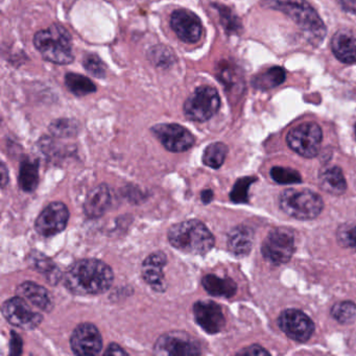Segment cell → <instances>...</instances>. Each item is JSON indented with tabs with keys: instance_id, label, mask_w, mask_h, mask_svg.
<instances>
[{
	"instance_id": "1",
	"label": "cell",
	"mask_w": 356,
	"mask_h": 356,
	"mask_svg": "<svg viewBox=\"0 0 356 356\" xmlns=\"http://www.w3.org/2000/svg\"><path fill=\"white\" fill-rule=\"evenodd\" d=\"M114 280L112 268L99 259H81L64 275V284L74 295L95 296L105 293Z\"/></svg>"
},
{
	"instance_id": "2",
	"label": "cell",
	"mask_w": 356,
	"mask_h": 356,
	"mask_svg": "<svg viewBox=\"0 0 356 356\" xmlns=\"http://www.w3.org/2000/svg\"><path fill=\"white\" fill-rule=\"evenodd\" d=\"M264 7L282 12L296 22L306 40L318 45L326 37V26L316 10L306 0H264Z\"/></svg>"
},
{
	"instance_id": "3",
	"label": "cell",
	"mask_w": 356,
	"mask_h": 356,
	"mask_svg": "<svg viewBox=\"0 0 356 356\" xmlns=\"http://www.w3.org/2000/svg\"><path fill=\"white\" fill-rule=\"evenodd\" d=\"M168 241L175 249L191 255L204 256L211 251L214 236L209 229L197 220H185L168 230Z\"/></svg>"
},
{
	"instance_id": "4",
	"label": "cell",
	"mask_w": 356,
	"mask_h": 356,
	"mask_svg": "<svg viewBox=\"0 0 356 356\" xmlns=\"http://www.w3.org/2000/svg\"><path fill=\"white\" fill-rule=\"evenodd\" d=\"M34 44L42 57L51 63L67 65L74 61L72 37L60 24H54L37 33Z\"/></svg>"
},
{
	"instance_id": "5",
	"label": "cell",
	"mask_w": 356,
	"mask_h": 356,
	"mask_svg": "<svg viewBox=\"0 0 356 356\" xmlns=\"http://www.w3.org/2000/svg\"><path fill=\"white\" fill-rule=\"evenodd\" d=\"M281 210L300 220H314L322 212V197L309 189H287L279 197Z\"/></svg>"
},
{
	"instance_id": "6",
	"label": "cell",
	"mask_w": 356,
	"mask_h": 356,
	"mask_svg": "<svg viewBox=\"0 0 356 356\" xmlns=\"http://www.w3.org/2000/svg\"><path fill=\"white\" fill-rule=\"evenodd\" d=\"M220 99L216 88L201 86L195 89L183 106L185 116L193 122H204L216 115Z\"/></svg>"
},
{
	"instance_id": "7",
	"label": "cell",
	"mask_w": 356,
	"mask_h": 356,
	"mask_svg": "<svg viewBox=\"0 0 356 356\" xmlns=\"http://www.w3.org/2000/svg\"><path fill=\"white\" fill-rule=\"evenodd\" d=\"M323 132L318 124L305 122L289 131L286 137L289 147L298 155L314 158L318 155L322 145Z\"/></svg>"
},
{
	"instance_id": "8",
	"label": "cell",
	"mask_w": 356,
	"mask_h": 356,
	"mask_svg": "<svg viewBox=\"0 0 356 356\" xmlns=\"http://www.w3.org/2000/svg\"><path fill=\"white\" fill-rule=\"evenodd\" d=\"M295 252V236L289 229L278 228L270 231L262 243L264 259L275 266L286 264Z\"/></svg>"
},
{
	"instance_id": "9",
	"label": "cell",
	"mask_w": 356,
	"mask_h": 356,
	"mask_svg": "<svg viewBox=\"0 0 356 356\" xmlns=\"http://www.w3.org/2000/svg\"><path fill=\"white\" fill-rule=\"evenodd\" d=\"M154 353L158 355H199L201 346L184 331H170L164 333L156 341Z\"/></svg>"
},
{
	"instance_id": "10",
	"label": "cell",
	"mask_w": 356,
	"mask_h": 356,
	"mask_svg": "<svg viewBox=\"0 0 356 356\" xmlns=\"http://www.w3.org/2000/svg\"><path fill=\"white\" fill-rule=\"evenodd\" d=\"M1 312L10 324L24 330L37 328L43 321L42 314L33 310L26 300L19 296L7 300L3 304Z\"/></svg>"
},
{
	"instance_id": "11",
	"label": "cell",
	"mask_w": 356,
	"mask_h": 356,
	"mask_svg": "<svg viewBox=\"0 0 356 356\" xmlns=\"http://www.w3.org/2000/svg\"><path fill=\"white\" fill-rule=\"evenodd\" d=\"M152 133L168 151L172 153H183L195 145V136L184 127L177 124H156Z\"/></svg>"
},
{
	"instance_id": "12",
	"label": "cell",
	"mask_w": 356,
	"mask_h": 356,
	"mask_svg": "<svg viewBox=\"0 0 356 356\" xmlns=\"http://www.w3.org/2000/svg\"><path fill=\"white\" fill-rule=\"evenodd\" d=\"M70 220V211L65 204L54 202L44 208L39 214L35 224L38 234L44 237H51L59 234L67 226Z\"/></svg>"
},
{
	"instance_id": "13",
	"label": "cell",
	"mask_w": 356,
	"mask_h": 356,
	"mask_svg": "<svg viewBox=\"0 0 356 356\" xmlns=\"http://www.w3.org/2000/svg\"><path fill=\"white\" fill-rule=\"evenodd\" d=\"M70 347L76 355H99L103 349L101 332L91 323H82L72 332Z\"/></svg>"
},
{
	"instance_id": "14",
	"label": "cell",
	"mask_w": 356,
	"mask_h": 356,
	"mask_svg": "<svg viewBox=\"0 0 356 356\" xmlns=\"http://www.w3.org/2000/svg\"><path fill=\"white\" fill-rule=\"evenodd\" d=\"M281 330L293 341L304 343L314 334V324L312 318L301 310L286 309L278 318Z\"/></svg>"
},
{
	"instance_id": "15",
	"label": "cell",
	"mask_w": 356,
	"mask_h": 356,
	"mask_svg": "<svg viewBox=\"0 0 356 356\" xmlns=\"http://www.w3.org/2000/svg\"><path fill=\"white\" fill-rule=\"evenodd\" d=\"M170 26L178 38L185 43H195L203 35L201 20L188 10H177L170 18Z\"/></svg>"
},
{
	"instance_id": "16",
	"label": "cell",
	"mask_w": 356,
	"mask_h": 356,
	"mask_svg": "<svg viewBox=\"0 0 356 356\" xmlns=\"http://www.w3.org/2000/svg\"><path fill=\"white\" fill-rule=\"evenodd\" d=\"M195 322L209 334L218 333L226 324L222 307L213 301H199L193 305Z\"/></svg>"
},
{
	"instance_id": "17",
	"label": "cell",
	"mask_w": 356,
	"mask_h": 356,
	"mask_svg": "<svg viewBox=\"0 0 356 356\" xmlns=\"http://www.w3.org/2000/svg\"><path fill=\"white\" fill-rule=\"evenodd\" d=\"M166 255L163 252H155L147 256L141 266L143 280L156 291H164L166 289L164 266H166Z\"/></svg>"
},
{
	"instance_id": "18",
	"label": "cell",
	"mask_w": 356,
	"mask_h": 356,
	"mask_svg": "<svg viewBox=\"0 0 356 356\" xmlns=\"http://www.w3.org/2000/svg\"><path fill=\"white\" fill-rule=\"evenodd\" d=\"M16 293L19 297L24 298L26 302L34 305L38 309L49 312L54 308V300L51 293L44 287L32 281H24L18 285Z\"/></svg>"
},
{
	"instance_id": "19",
	"label": "cell",
	"mask_w": 356,
	"mask_h": 356,
	"mask_svg": "<svg viewBox=\"0 0 356 356\" xmlns=\"http://www.w3.org/2000/svg\"><path fill=\"white\" fill-rule=\"evenodd\" d=\"M111 203L109 187L101 184L93 188L87 195L84 203V212L88 218H99L103 216Z\"/></svg>"
},
{
	"instance_id": "20",
	"label": "cell",
	"mask_w": 356,
	"mask_h": 356,
	"mask_svg": "<svg viewBox=\"0 0 356 356\" xmlns=\"http://www.w3.org/2000/svg\"><path fill=\"white\" fill-rule=\"evenodd\" d=\"M331 49L337 59L343 63H355L356 37L348 31L335 33L331 40Z\"/></svg>"
},
{
	"instance_id": "21",
	"label": "cell",
	"mask_w": 356,
	"mask_h": 356,
	"mask_svg": "<svg viewBox=\"0 0 356 356\" xmlns=\"http://www.w3.org/2000/svg\"><path fill=\"white\" fill-rule=\"evenodd\" d=\"M254 232L251 228L238 226L232 229L228 234V249L236 256H245L250 253L253 247Z\"/></svg>"
},
{
	"instance_id": "22",
	"label": "cell",
	"mask_w": 356,
	"mask_h": 356,
	"mask_svg": "<svg viewBox=\"0 0 356 356\" xmlns=\"http://www.w3.org/2000/svg\"><path fill=\"white\" fill-rule=\"evenodd\" d=\"M318 185L325 193L341 195L347 191V183L341 168L337 166L326 168L318 176Z\"/></svg>"
},
{
	"instance_id": "23",
	"label": "cell",
	"mask_w": 356,
	"mask_h": 356,
	"mask_svg": "<svg viewBox=\"0 0 356 356\" xmlns=\"http://www.w3.org/2000/svg\"><path fill=\"white\" fill-rule=\"evenodd\" d=\"M205 291L214 297L231 298L236 293L237 285L232 279L206 275L202 280Z\"/></svg>"
},
{
	"instance_id": "24",
	"label": "cell",
	"mask_w": 356,
	"mask_h": 356,
	"mask_svg": "<svg viewBox=\"0 0 356 356\" xmlns=\"http://www.w3.org/2000/svg\"><path fill=\"white\" fill-rule=\"evenodd\" d=\"M39 184V162L38 160L24 159L22 162L19 170V185L26 193L36 191Z\"/></svg>"
},
{
	"instance_id": "25",
	"label": "cell",
	"mask_w": 356,
	"mask_h": 356,
	"mask_svg": "<svg viewBox=\"0 0 356 356\" xmlns=\"http://www.w3.org/2000/svg\"><path fill=\"white\" fill-rule=\"evenodd\" d=\"M285 79H286V74L283 68L272 67L254 76L252 85L258 90L266 91L278 87L284 82Z\"/></svg>"
},
{
	"instance_id": "26",
	"label": "cell",
	"mask_w": 356,
	"mask_h": 356,
	"mask_svg": "<svg viewBox=\"0 0 356 356\" xmlns=\"http://www.w3.org/2000/svg\"><path fill=\"white\" fill-rule=\"evenodd\" d=\"M65 84L67 88L78 97H84L97 91L95 83L82 74H72V72L66 74Z\"/></svg>"
},
{
	"instance_id": "27",
	"label": "cell",
	"mask_w": 356,
	"mask_h": 356,
	"mask_svg": "<svg viewBox=\"0 0 356 356\" xmlns=\"http://www.w3.org/2000/svg\"><path fill=\"white\" fill-rule=\"evenodd\" d=\"M228 154V147L222 143H214L206 147L203 154V163L208 168H220L224 164Z\"/></svg>"
},
{
	"instance_id": "28",
	"label": "cell",
	"mask_w": 356,
	"mask_h": 356,
	"mask_svg": "<svg viewBox=\"0 0 356 356\" xmlns=\"http://www.w3.org/2000/svg\"><path fill=\"white\" fill-rule=\"evenodd\" d=\"M331 316L341 324H351L356 318V304L350 301L339 302L333 306Z\"/></svg>"
},
{
	"instance_id": "29",
	"label": "cell",
	"mask_w": 356,
	"mask_h": 356,
	"mask_svg": "<svg viewBox=\"0 0 356 356\" xmlns=\"http://www.w3.org/2000/svg\"><path fill=\"white\" fill-rule=\"evenodd\" d=\"M218 13H220V24L224 26L225 31L228 34H237L241 30V20L231 11L229 8L225 6L216 5Z\"/></svg>"
},
{
	"instance_id": "30",
	"label": "cell",
	"mask_w": 356,
	"mask_h": 356,
	"mask_svg": "<svg viewBox=\"0 0 356 356\" xmlns=\"http://www.w3.org/2000/svg\"><path fill=\"white\" fill-rule=\"evenodd\" d=\"M270 177L278 184H296V183L302 182L299 172L291 168H280V166H275L270 170Z\"/></svg>"
},
{
	"instance_id": "31",
	"label": "cell",
	"mask_w": 356,
	"mask_h": 356,
	"mask_svg": "<svg viewBox=\"0 0 356 356\" xmlns=\"http://www.w3.org/2000/svg\"><path fill=\"white\" fill-rule=\"evenodd\" d=\"M255 180L256 178H252V177L237 180L230 193L232 202L237 204L248 203V201H249V188Z\"/></svg>"
},
{
	"instance_id": "32",
	"label": "cell",
	"mask_w": 356,
	"mask_h": 356,
	"mask_svg": "<svg viewBox=\"0 0 356 356\" xmlns=\"http://www.w3.org/2000/svg\"><path fill=\"white\" fill-rule=\"evenodd\" d=\"M49 131L56 137L74 136L78 131V126L74 120H58L51 122Z\"/></svg>"
},
{
	"instance_id": "33",
	"label": "cell",
	"mask_w": 356,
	"mask_h": 356,
	"mask_svg": "<svg viewBox=\"0 0 356 356\" xmlns=\"http://www.w3.org/2000/svg\"><path fill=\"white\" fill-rule=\"evenodd\" d=\"M85 70L95 78H105L106 65L97 55H88L83 61Z\"/></svg>"
},
{
	"instance_id": "34",
	"label": "cell",
	"mask_w": 356,
	"mask_h": 356,
	"mask_svg": "<svg viewBox=\"0 0 356 356\" xmlns=\"http://www.w3.org/2000/svg\"><path fill=\"white\" fill-rule=\"evenodd\" d=\"M337 239L341 245L356 249V226L341 227L337 231Z\"/></svg>"
},
{
	"instance_id": "35",
	"label": "cell",
	"mask_w": 356,
	"mask_h": 356,
	"mask_svg": "<svg viewBox=\"0 0 356 356\" xmlns=\"http://www.w3.org/2000/svg\"><path fill=\"white\" fill-rule=\"evenodd\" d=\"M237 354H239V355L262 356L270 355V352L266 351L264 348L260 347V346L253 345L241 350Z\"/></svg>"
},
{
	"instance_id": "36",
	"label": "cell",
	"mask_w": 356,
	"mask_h": 356,
	"mask_svg": "<svg viewBox=\"0 0 356 356\" xmlns=\"http://www.w3.org/2000/svg\"><path fill=\"white\" fill-rule=\"evenodd\" d=\"M22 352V339L16 332L11 333V355H19Z\"/></svg>"
},
{
	"instance_id": "37",
	"label": "cell",
	"mask_w": 356,
	"mask_h": 356,
	"mask_svg": "<svg viewBox=\"0 0 356 356\" xmlns=\"http://www.w3.org/2000/svg\"><path fill=\"white\" fill-rule=\"evenodd\" d=\"M104 354L105 355H127L128 353L118 343H110L109 347L107 348Z\"/></svg>"
},
{
	"instance_id": "38",
	"label": "cell",
	"mask_w": 356,
	"mask_h": 356,
	"mask_svg": "<svg viewBox=\"0 0 356 356\" xmlns=\"http://www.w3.org/2000/svg\"><path fill=\"white\" fill-rule=\"evenodd\" d=\"M339 3L343 11L348 13H356V0H339Z\"/></svg>"
},
{
	"instance_id": "39",
	"label": "cell",
	"mask_w": 356,
	"mask_h": 356,
	"mask_svg": "<svg viewBox=\"0 0 356 356\" xmlns=\"http://www.w3.org/2000/svg\"><path fill=\"white\" fill-rule=\"evenodd\" d=\"M9 182V172H8L7 166L5 163H1V187L5 188Z\"/></svg>"
},
{
	"instance_id": "40",
	"label": "cell",
	"mask_w": 356,
	"mask_h": 356,
	"mask_svg": "<svg viewBox=\"0 0 356 356\" xmlns=\"http://www.w3.org/2000/svg\"><path fill=\"white\" fill-rule=\"evenodd\" d=\"M201 199L204 204H209L213 200V191L211 189L202 191Z\"/></svg>"
},
{
	"instance_id": "41",
	"label": "cell",
	"mask_w": 356,
	"mask_h": 356,
	"mask_svg": "<svg viewBox=\"0 0 356 356\" xmlns=\"http://www.w3.org/2000/svg\"><path fill=\"white\" fill-rule=\"evenodd\" d=\"M355 134H356V124H355Z\"/></svg>"
}]
</instances>
